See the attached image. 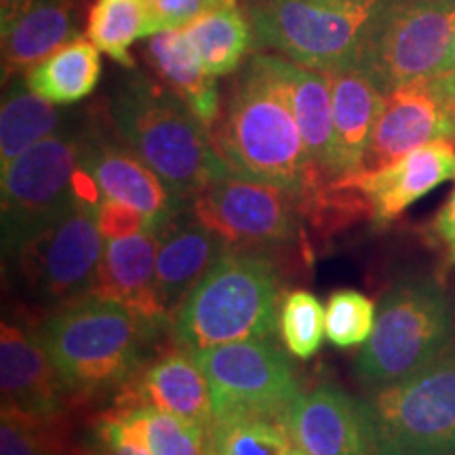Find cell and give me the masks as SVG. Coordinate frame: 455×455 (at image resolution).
<instances>
[{
  "instance_id": "7402d4cb",
  "label": "cell",
  "mask_w": 455,
  "mask_h": 455,
  "mask_svg": "<svg viewBox=\"0 0 455 455\" xmlns=\"http://www.w3.org/2000/svg\"><path fill=\"white\" fill-rule=\"evenodd\" d=\"M325 74L331 84L335 164H338V180H341L363 171L369 140L382 112L386 93L358 66Z\"/></svg>"
},
{
  "instance_id": "ab89813d",
  "label": "cell",
  "mask_w": 455,
  "mask_h": 455,
  "mask_svg": "<svg viewBox=\"0 0 455 455\" xmlns=\"http://www.w3.org/2000/svg\"><path fill=\"white\" fill-rule=\"evenodd\" d=\"M451 114H453V123H455V100H453V106H451Z\"/></svg>"
},
{
  "instance_id": "4316f807",
  "label": "cell",
  "mask_w": 455,
  "mask_h": 455,
  "mask_svg": "<svg viewBox=\"0 0 455 455\" xmlns=\"http://www.w3.org/2000/svg\"><path fill=\"white\" fill-rule=\"evenodd\" d=\"M181 30L203 60L204 68L218 78L241 70L243 60L255 47L251 21L247 13L238 9V4L207 11Z\"/></svg>"
},
{
  "instance_id": "9c48e42d",
  "label": "cell",
  "mask_w": 455,
  "mask_h": 455,
  "mask_svg": "<svg viewBox=\"0 0 455 455\" xmlns=\"http://www.w3.org/2000/svg\"><path fill=\"white\" fill-rule=\"evenodd\" d=\"M455 36V0H382L358 55L384 93L447 70Z\"/></svg>"
},
{
  "instance_id": "52a82bcc",
  "label": "cell",
  "mask_w": 455,
  "mask_h": 455,
  "mask_svg": "<svg viewBox=\"0 0 455 455\" xmlns=\"http://www.w3.org/2000/svg\"><path fill=\"white\" fill-rule=\"evenodd\" d=\"M382 0H247L255 49L333 72L358 64Z\"/></svg>"
},
{
  "instance_id": "3957f363",
  "label": "cell",
  "mask_w": 455,
  "mask_h": 455,
  "mask_svg": "<svg viewBox=\"0 0 455 455\" xmlns=\"http://www.w3.org/2000/svg\"><path fill=\"white\" fill-rule=\"evenodd\" d=\"M108 118L124 144L188 203L207 184L232 175L212 129L152 76L135 70L124 76L108 101Z\"/></svg>"
},
{
  "instance_id": "d4e9b609",
  "label": "cell",
  "mask_w": 455,
  "mask_h": 455,
  "mask_svg": "<svg viewBox=\"0 0 455 455\" xmlns=\"http://www.w3.org/2000/svg\"><path fill=\"white\" fill-rule=\"evenodd\" d=\"M101 51L89 38H76L44 57L24 74L34 93L55 106H72L89 98L101 78Z\"/></svg>"
},
{
  "instance_id": "44dd1931",
  "label": "cell",
  "mask_w": 455,
  "mask_h": 455,
  "mask_svg": "<svg viewBox=\"0 0 455 455\" xmlns=\"http://www.w3.org/2000/svg\"><path fill=\"white\" fill-rule=\"evenodd\" d=\"M281 68L287 78L293 112L298 118L301 140H304L312 181H315V196L306 207V213H308L310 204L333 181H338L331 84L325 72L295 64L287 57H281Z\"/></svg>"
},
{
  "instance_id": "277c9868",
  "label": "cell",
  "mask_w": 455,
  "mask_h": 455,
  "mask_svg": "<svg viewBox=\"0 0 455 455\" xmlns=\"http://www.w3.org/2000/svg\"><path fill=\"white\" fill-rule=\"evenodd\" d=\"M284 295L275 259L228 247L171 316L169 338L190 350L272 339Z\"/></svg>"
},
{
  "instance_id": "8d00e7d4",
  "label": "cell",
  "mask_w": 455,
  "mask_h": 455,
  "mask_svg": "<svg viewBox=\"0 0 455 455\" xmlns=\"http://www.w3.org/2000/svg\"><path fill=\"white\" fill-rule=\"evenodd\" d=\"M430 236L435 247L439 249L443 268L449 270L455 266V188L445 204L430 221Z\"/></svg>"
},
{
  "instance_id": "484cf974",
  "label": "cell",
  "mask_w": 455,
  "mask_h": 455,
  "mask_svg": "<svg viewBox=\"0 0 455 455\" xmlns=\"http://www.w3.org/2000/svg\"><path fill=\"white\" fill-rule=\"evenodd\" d=\"M66 124L64 112L34 93L24 76H15L4 84L0 106V171Z\"/></svg>"
},
{
  "instance_id": "30bf717a",
  "label": "cell",
  "mask_w": 455,
  "mask_h": 455,
  "mask_svg": "<svg viewBox=\"0 0 455 455\" xmlns=\"http://www.w3.org/2000/svg\"><path fill=\"white\" fill-rule=\"evenodd\" d=\"M81 148L83 123H68L0 171L4 258L76 198Z\"/></svg>"
},
{
  "instance_id": "9a60e30c",
  "label": "cell",
  "mask_w": 455,
  "mask_h": 455,
  "mask_svg": "<svg viewBox=\"0 0 455 455\" xmlns=\"http://www.w3.org/2000/svg\"><path fill=\"white\" fill-rule=\"evenodd\" d=\"M3 409L43 424L70 422L72 403L36 327L3 321L0 327Z\"/></svg>"
},
{
  "instance_id": "f35d334b",
  "label": "cell",
  "mask_w": 455,
  "mask_h": 455,
  "mask_svg": "<svg viewBox=\"0 0 455 455\" xmlns=\"http://www.w3.org/2000/svg\"><path fill=\"white\" fill-rule=\"evenodd\" d=\"M447 70H451V72H455V36H453V47H451V57H449V66H447Z\"/></svg>"
},
{
  "instance_id": "5bb4252c",
  "label": "cell",
  "mask_w": 455,
  "mask_h": 455,
  "mask_svg": "<svg viewBox=\"0 0 455 455\" xmlns=\"http://www.w3.org/2000/svg\"><path fill=\"white\" fill-rule=\"evenodd\" d=\"M453 100L455 72L451 70L388 91L369 140L363 171L384 167L430 141H455Z\"/></svg>"
},
{
  "instance_id": "ba28073f",
  "label": "cell",
  "mask_w": 455,
  "mask_h": 455,
  "mask_svg": "<svg viewBox=\"0 0 455 455\" xmlns=\"http://www.w3.org/2000/svg\"><path fill=\"white\" fill-rule=\"evenodd\" d=\"M190 212L230 247L275 261L278 255L310 259L304 204L284 188L228 175L196 192L190 198Z\"/></svg>"
},
{
  "instance_id": "7c38bea8",
  "label": "cell",
  "mask_w": 455,
  "mask_h": 455,
  "mask_svg": "<svg viewBox=\"0 0 455 455\" xmlns=\"http://www.w3.org/2000/svg\"><path fill=\"white\" fill-rule=\"evenodd\" d=\"M196 358L212 388L215 419L238 415L284 418L301 392L291 358L272 339L213 346L198 350Z\"/></svg>"
},
{
  "instance_id": "4fadbf2b",
  "label": "cell",
  "mask_w": 455,
  "mask_h": 455,
  "mask_svg": "<svg viewBox=\"0 0 455 455\" xmlns=\"http://www.w3.org/2000/svg\"><path fill=\"white\" fill-rule=\"evenodd\" d=\"M81 167L93 178L101 196L140 209L150 221V230L158 235L190 209V203L175 196L155 171L124 144L110 118L100 114H91L83 121Z\"/></svg>"
},
{
  "instance_id": "8992f818",
  "label": "cell",
  "mask_w": 455,
  "mask_h": 455,
  "mask_svg": "<svg viewBox=\"0 0 455 455\" xmlns=\"http://www.w3.org/2000/svg\"><path fill=\"white\" fill-rule=\"evenodd\" d=\"M356 403L367 455H455V346Z\"/></svg>"
},
{
  "instance_id": "e0dca14e",
  "label": "cell",
  "mask_w": 455,
  "mask_h": 455,
  "mask_svg": "<svg viewBox=\"0 0 455 455\" xmlns=\"http://www.w3.org/2000/svg\"><path fill=\"white\" fill-rule=\"evenodd\" d=\"M112 405H155L209 430L213 426V401L196 352L171 344L146 358L133 379L114 396Z\"/></svg>"
},
{
  "instance_id": "d6a6232c",
  "label": "cell",
  "mask_w": 455,
  "mask_h": 455,
  "mask_svg": "<svg viewBox=\"0 0 455 455\" xmlns=\"http://www.w3.org/2000/svg\"><path fill=\"white\" fill-rule=\"evenodd\" d=\"M378 310L365 293L338 289L325 308V331L335 348H356L371 338Z\"/></svg>"
},
{
  "instance_id": "cb8c5ba5",
  "label": "cell",
  "mask_w": 455,
  "mask_h": 455,
  "mask_svg": "<svg viewBox=\"0 0 455 455\" xmlns=\"http://www.w3.org/2000/svg\"><path fill=\"white\" fill-rule=\"evenodd\" d=\"M144 57L158 81L212 129L221 112L218 76L204 68L184 30H164L146 38Z\"/></svg>"
},
{
  "instance_id": "d6986e66",
  "label": "cell",
  "mask_w": 455,
  "mask_h": 455,
  "mask_svg": "<svg viewBox=\"0 0 455 455\" xmlns=\"http://www.w3.org/2000/svg\"><path fill=\"white\" fill-rule=\"evenodd\" d=\"M228 247L230 244L190 209L163 228L156 251V287L169 318Z\"/></svg>"
},
{
  "instance_id": "603a6c76",
  "label": "cell",
  "mask_w": 455,
  "mask_h": 455,
  "mask_svg": "<svg viewBox=\"0 0 455 455\" xmlns=\"http://www.w3.org/2000/svg\"><path fill=\"white\" fill-rule=\"evenodd\" d=\"M83 30V0H38L3 32V84L13 81L76 41Z\"/></svg>"
},
{
  "instance_id": "5b68a950",
  "label": "cell",
  "mask_w": 455,
  "mask_h": 455,
  "mask_svg": "<svg viewBox=\"0 0 455 455\" xmlns=\"http://www.w3.org/2000/svg\"><path fill=\"white\" fill-rule=\"evenodd\" d=\"M455 346V315L441 281L398 278L379 301L371 338L355 361V378L378 390L411 378Z\"/></svg>"
},
{
  "instance_id": "7a4b0ae2",
  "label": "cell",
  "mask_w": 455,
  "mask_h": 455,
  "mask_svg": "<svg viewBox=\"0 0 455 455\" xmlns=\"http://www.w3.org/2000/svg\"><path fill=\"white\" fill-rule=\"evenodd\" d=\"M36 331L76 409L114 401L169 329L89 291L55 306Z\"/></svg>"
},
{
  "instance_id": "836d02e7",
  "label": "cell",
  "mask_w": 455,
  "mask_h": 455,
  "mask_svg": "<svg viewBox=\"0 0 455 455\" xmlns=\"http://www.w3.org/2000/svg\"><path fill=\"white\" fill-rule=\"evenodd\" d=\"M74 455H148L144 449L133 445L127 439H123L118 430L116 418L108 409L100 413L98 418L91 419V424L84 430L83 439H74L72 445Z\"/></svg>"
},
{
  "instance_id": "6da1fadb",
  "label": "cell",
  "mask_w": 455,
  "mask_h": 455,
  "mask_svg": "<svg viewBox=\"0 0 455 455\" xmlns=\"http://www.w3.org/2000/svg\"><path fill=\"white\" fill-rule=\"evenodd\" d=\"M212 135L232 175L284 188L299 198L306 213L315 181L281 55L249 57L221 101Z\"/></svg>"
},
{
  "instance_id": "d590c367",
  "label": "cell",
  "mask_w": 455,
  "mask_h": 455,
  "mask_svg": "<svg viewBox=\"0 0 455 455\" xmlns=\"http://www.w3.org/2000/svg\"><path fill=\"white\" fill-rule=\"evenodd\" d=\"M98 224L106 241L140 235L150 228L146 213L124 203L112 201V198H101L98 204Z\"/></svg>"
},
{
  "instance_id": "4dcf8cb0",
  "label": "cell",
  "mask_w": 455,
  "mask_h": 455,
  "mask_svg": "<svg viewBox=\"0 0 455 455\" xmlns=\"http://www.w3.org/2000/svg\"><path fill=\"white\" fill-rule=\"evenodd\" d=\"M278 333L289 355L308 361L321 350L325 338V308L316 295L293 289L283 298L278 315Z\"/></svg>"
},
{
  "instance_id": "83f0119b",
  "label": "cell",
  "mask_w": 455,
  "mask_h": 455,
  "mask_svg": "<svg viewBox=\"0 0 455 455\" xmlns=\"http://www.w3.org/2000/svg\"><path fill=\"white\" fill-rule=\"evenodd\" d=\"M110 411L123 439L148 455H207V430L180 415L155 405H112Z\"/></svg>"
},
{
  "instance_id": "ffe728a7",
  "label": "cell",
  "mask_w": 455,
  "mask_h": 455,
  "mask_svg": "<svg viewBox=\"0 0 455 455\" xmlns=\"http://www.w3.org/2000/svg\"><path fill=\"white\" fill-rule=\"evenodd\" d=\"M284 424L308 455H367L356 398L333 384L299 392Z\"/></svg>"
},
{
  "instance_id": "1f68e13d",
  "label": "cell",
  "mask_w": 455,
  "mask_h": 455,
  "mask_svg": "<svg viewBox=\"0 0 455 455\" xmlns=\"http://www.w3.org/2000/svg\"><path fill=\"white\" fill-rule=\"evenodd\" d=\"M72 426L43 424L3 409L0 415V455H74Z\"/></svg>"
},
{
  "instance_id": "74e56055",
  "label": "cell",
  "mask_w": 455,
  "mask_h": 455,
  "mask_svg": "<svg viewBox=\"0 0 455 455\" xmlns=\"http://www.w3.org/2000/svg\"><path fill=\"white\" fill-rule=\"evenodd\" d=\"M36 3L38 0H0V32L9 30Z\"/></svg>"
},
{
  "instance_id": "2e32d148",
  "label": "cell",
  "mask_w": 455,
  "mask_h": 455,
  "mask_svg": "<svg viewBox=\"0 0 455 455\" xmlns=\"http://www.w3.org/2000/svg\"><path fill=\"white\" fill-rule=\"evenodd\" d=\"M341 180L365 198L373 224L386 228L419 198L455 180V141H430L384 167Z\"/></svg>"
},
{
  "instance_id": "f546056e",
  "label": "cell",
  "mask_w": 455,
  "mask_h": 455,
  "mask_svg": "<svg viewBox=\"0 0 455 455\" xmlns=\"http://www.w3.org/2000/svg\"><path fill=\"white\" fill-rule=\"evenodd\" d=\"M207 455H308L293 439L284 418L238 415L215 419L207 430Z\"/></svg>"
},
{
  "instance_id": "8fae6325",
  "label": "cell",
  "mask_w": 455,
  "mask_h": 455,
  "mask_svg": "<svg viewBox=\"0 0 455 455\" xmlns=\"http://www.w3.org/2000/svg\"><path fill=\"white\" fill-rule=\"evenodd\" d=\"M104 244L98 204L76 195L64 212L34 232L9 261L34 299L60 306L93 289Z\"/></svg>"
},
{
  "instance_id": "e575fe53",
  "label": "cell",
  "mask_w": 455,
  "mask_h": 455,
  "mask_svg": "<svg viewBox=\"0 0 455 455\" xmlns=\"http://www.w3.org/2000/svg\"><path fill=\"white\" fill-rule=\"evenodd\" d=\"M155 30H180L207 11L238 4V0H148Z\"/></svg>"
},
{
  "instance_id": "f1b7e54d",
  "label": "cell",
  "mask_w": 455,
  "mask_h": 455,
  "mask_svg": "<svg viewBox=\"0 0 455 455\" xmlns=\"http://www.w3.org/2000/svg\"><path fill=\"white\" fill-rule=\"evenodd\" d=\"M84 34L101 53L133 70L131 47L141 38L155 36L156 30L148 0H93Z\"/></svg>"
},
{
  "instance_id": "ac0fdd59",
  "label": "cell",
  "mask_w": 455,
  "mask_h": 455,
  "mask_svg": "<svg viewBox=\"0 0 455 455\" xmlns=\"http://www.w3.org/2000/svg\"><path fill=\"white\" fill-rule=\"evenodd\" d=\"M158 232L106 241L104 253L91 291L127 306L144 321L169 329L171 318L164 310L156 287Z\"/></svg>"
}]
</instances>
